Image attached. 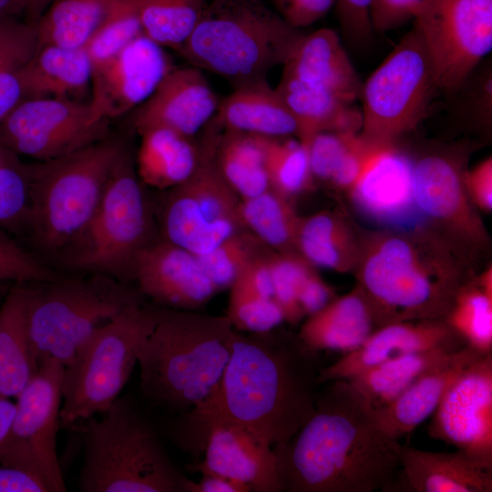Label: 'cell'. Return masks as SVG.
<instances>
[{"label":"cell","instance_id":"6da1fadb","mask_svg":"<svg viewBox=\"0 0 492 492\" xmlns=\"http://www.w3.org/2000/svg\"><path fill=\"white\" fill-rule=\"evenodd\" d=\"M322 367L319 352L279 326L261 333L234 330L221 379L186 413L176 435L195 430L178 443L194 434V446L203 450L210 426L219 421L244 425L272 446L289 441L314 412Z\"/></svg>","mask_w":492,"mask_h":492},{"label":"cell","instance_id":"7a4b0ae2","mask_svg":"<svg viewBox=\"0 0 492 492\" xmlns=\"http://www.w3.org/2000/svg\"><path fill=\"white\" fill-rule=\"evenodd\" d=\"M311 418L287 442L272 446L286 492H373L393 484L401 445L376 410L348 381L324 383Z\"/></svg>","mask_w":492,"mask_h":492},{"label":"cell","instance_id":"3957f363","mask_svg":"<svg viewBox=\"0 0 492 492\" xmlns=\"http://www.w3.org/2000/svg\"><path fill=\"white\" fill-rule=\"evenodd\" d=\"M467 252L429 225L385 228L361 238L354 271L378 328L445 319L471 276Z\"/></svg>","mask_w":492,"mask_h":492},{"label":"cell","instance_id":"277c9868","mask_svg":"<svg viewBox=\"0 0 492 492\" xmlns=\"http://www.w3.org/2000/svg\"><path fill=\"white\" fill-rule=\"evenodd\" d=\"M234 330L226 315L159 305L156 323L138 354L144 396L185 413L202 403L221 379Z\"/></svg>","mask_w":492,"mask_h":492},{"label":"cell","instance_id":"5b68a950","mask_svg":"<svg viewBox=\"0 0 492 492\" xmlns=\"http://www.w3.org/2000/svg\"><path fill=\"white\" fill-rule=\"evenodd\" d=\"M302 35L262 0H210L177 53L237 88L266 81L273 67L287 62Z\"/></svg>","mask_w":492,"mask_h":492},{"label":"cell","instance_id":"8992f818","mask_svg":"<svg viewBox=\"0 0 492 492\" xmlns=\"http://www.w3.org/2000/svg\"><path fill=\"white\" fill-rule=\"evenodd\" d=\"M78 425L82 492H189L191 479L172 462L152 425L128 397ZM73 425V426H75Z\"/></svg>","mask_w":492,"mask_h":492},{"label":"cell","instance_id":"52a82bcc","mask_svg":"<svg viewBox=\"0 0 492 492\" xmlns=\"http://www.w3.org/2000/svg\"><path fill=\"white\" fill-rule=\"evenodd\" d=\"M127 150L107 138L65 156L29 166L26 230L41 248L62 251L86 227Z\"/></svg>","mask_w":492,"mask_h":492},{"label":"cell","instance_id":"ba28073f","mask_svg":"<svg viewBox=\"0 0 492 492\" xmlns=\"http://www.w3.org/2000/svg\"><path fill=\"white\" fill-rule=\"evenodd\" d=\"M140 302L138 290L97 274L29 283L27 330L38 367L48 359L69 364L97 329Z\"/></svg>","mask_w":492,"mask_h":492},{"label":"cell","instance_id":"9c48e42d","mask_svg":"<svg viewBox=\"0 0 492 492\" xmlns=\"http://www.w3.org/2000/svg\"><path fill=\"white\" fill-rule=\"evenodd\" d=\"M153 224L135 159L127 149L92 218L59 252L71 268L128 284L134 281L138 255L154 241Z\"/></svg>","mask_w":492,"mask_h":492},{"label":"cell","instance_id":"30bf717a","mask_svg":"<svg viewBox=\"0 0 492 492\" xmlns=\"http://www.w3.org/2000/svg\"><path fill=\"white\" fill-rule=\"evenodd\" d=\"M157 316L158 306L140 302L91 334L64 366L60 425L69 428L100 415L118 398Z\"/></svg>","mask_w":492,"mask_h":492},{"label":"cell","instance_id":"8fae6325","mask_svg":"<svg viewBox=\"0 0 492 492\" xmlns=\"http://www.w3.org/2000/svg\"><path fill=\"white\" fill-rule=\"evenodd\" d=\"M203 128L195 170L167 190L159 214L163 239L196 255L245 230L239 215L241 198L223 178L215 159L222 128L213 118Z\"/></svg>","mask_w":492,"mask_h":492},{"label":"cell","instance_id":"7c38bea8","mask_svg":"<svg viewBox=\"0 0 492 492\" xmlns=\"http://www.w3.org/2000/svg\"><path fill=\"white\" fill-rule=\"evenodd\" d=\"M436 90L431 59L413 26L362 86L360 135L373 144H396L425 118Z\"/></svg>","mask_w":492,"mask_h":492},{"label":"cell","instance_id":"4fadbf2b","mask_svg":"<svg viewBox=\"0 0 492 492\" xmlns=\"http://www.w3.org/2000/svg\"><path fill=\"white\" fill-rule=\"evenodd\" d=\"M63 370L56 359L40 364L16 396L15 412L0 446L1 465L32 475L47 492L67 491L56 450Z\"/></svg>","mask_w":492,"mask_h":492},{"label":"cell","instance_id":"5bb4252c","mask_svg":"<svg viewBox=\"0 0 492 492\" xmlns=\"http://www.w3.org/2000/svg\"><path fill=\"white\" fill-rule=\"evenodd\" d=\"M412 18L438 90H458L492 49V0H424Z\"/></svg>","mask_w":492,"mask_h":492},{"label":"cell","instance_id":"9a60e30c","mask_svg":"<svg viewBox=\"0 0 492 492\" xmlns=\"http://www.w3.org/2000/svg\"><path fill=\"white\" fill-rule=\"evenodd\" d=\"M109 121L90 101L23 99L0 123V144L15 155L46 161L108 138Z\"/></svg>","mask_w":492,"mask_h":492},{"label":"cell","instance_id":"2e32d148","mask_svg":"<svg viewBox=\"0 0 492 492\" xmlns=\"http://www.w3.org/2000/svg\"><path fill=\"white\" fill-rule=\"evenodd\" d=\"M466 145L432 149L413 159V197L427 225L467 253L488 244V234L465 186Z\"/></svg>","mask_w":492,"mask_h":492},{"label":"cell","instance_id":"e0dca14e","mask_svg":"<svg viewBox=\"0 0 492 492\" xmlns=\"http://www.w3.org/2000/svg\"><path fill=\"white\" fill-rule=\"evenodd\" d=\"M429 436L492 466V353L450 384L432 414Z\"/></svg>","mask_w":492,"mask_h":492},{"label":"cell","instance_id":"ac0fdd59","mask_svg":"<svg viewBox=\"0 0 492 492\" xmlns=\"http://www.w3.org/2000/svg\"><path fill=\"white\" fill-rule=\"evenodd\" d=\"M163 48L141 34L93 71L90 102L101 116L120 117L150 97L173 67Z\"/></svg>","mask_w":492,"mask_h":492},{"label":"cell","instance_id":"d6986e66","mask_svg":"<svg viewBox=\"0 0 492 492\" xmlns=\"http://www.w3.org/2000/svg\"><path fill=\"white\" fill-rule=\"evenodd\" d=\"M134 281L143 296L171 309L199 311L219 292L198 256L165 239L140 252Z\"/></svg>","mask_w":492,"mask_h":492},{"label":"cell","instance_id":"ffe728a7","mask_svg":"<svg viewBox=\"0 0 492 492\" xmlns=\"http://www.w3.org/2000/svg\"><path fill=\"white\" fill-rule=\"evenodd\" d=\"M203 451V461L192 470L233 479L254 492H282L272 446L257 432L233 422H215Z\"/></svg>","mask_w":492,"mask_h":492},{"label":"cell","instance_id":"44dd1931","mask_svg":"<svg viewBox=\"0 0 492 492\" xmlns=\"http://www.w3.org/2000/svg\"><path fill=\"white\" fill-rule=\"evenodd\" d=\"M466 345L445 319L388 323L376 329L357 349L323 366L318 383L322 385L329 381L348 380L365 369L405 354L434 349L455 352Z\"/></svg>","mask_w":492,"mask_h":492},{"label":"cell","instance_id":"7402d4cb","mask_svg":"<svg viewBox=\"0 0 492 492\" xmlns=\"http://www.w3.org/2000/svg\"><path fill=\"white\" fill-rule=\"evenodd\" d=\"M219 102L202 70L172 67L154 92L132 112L131 122L140 133L166 128L193 138L216 113Z\"/></svg>","mask_w":492,"mask_h":492},{"label":"cell","instance_id":"603a6c76","mask_svg":"<svg viewBox=\"0 0 492 492\" xmlns=\"http://www.w3.org/2000/svg\"><path fill=\"white\" fill-rule=\"evenodd\" d=\"M365 217L387 228L412 226L419 215L413 197V159L396 147H382L347 192Z\"/></svg>","mask_w":492,"mask_h":492},{"label":"cell","instance_id":"cb8c5ba5","mask_svg":"<svg viewBox=\"0 0 492 492\" xmlns=\"http://www.w3.org/2000/svg\"><path fill=\"white\" fill-rule=\"evenodd\" d=\"M282 77L333 92L354 103L362 82L336 32L321 28L302 35L287 62Z\"/></svg>","mask_w":492,"mask_h":492},{"label":"cell","instance_id":"d4e9b609","mask_svg":"<svg viewBox=\"0 0 492 492\" xmlns=\"http://www.w3.org/2000/svg\"><path fill=\"white\" fill-rule=\"evenodd\" d=\"M399 464L415 492L492 491V466L462 450L433 452L401 445Z\"/></svg>","mask_w":492,"mask_h":492},{"label":"cell","instance_id":"484cf974","mask_svg":"<svg viewBox=\"0 0 492 492\" xmlns=\"http://www.w3.org/2000/svg\"><path fill=\"white\" fill-rule=\"evenodd\" d=\"M482 354L468 345L451 353L389 405L375 409L379 423L398 440L432 415L450 384Z\"/></svg>","mask_w":492,"mask_h":492},{"label":"cell","instance_id":"4316f807","mask_svg":"<svg viewBox=\"0 0 492 492\" xmlns=\"http://www.w3.org/2000/svg\"><path fill=\"white\" fill-rule=\"evenodd\" d=\"M378 329L372 307L355 285L320 312L308 316L297 333L311 350L350 353Z\"/></svg>","mask_w":492,"mask_h":492},{"label":"cell","instance_id":"83f0119b","mask_svg":"<svg viewBox=\"0 0 492 492\" xmlns=\"http://www.w3.org/2000/svg\"><path fill=\"white\" fill-rule=\"evenodd\" d=\"M213 119L222 128L269 138L298 136V125L268 81L234 88L219 103Z\"/></svg>","mask_w":492,"mask_h":492},{"label":"cell","instance_id":"f1b7e54d","mask_svg":"<svg viewBox=\"0 0 492 492\" xmlns=\"http://www.w3.org/2000/svg\"><path fill=\"white\" fill-rule=\"evenodd\" d=\"M275 90L296 120L297 138L305 145L319 132L361 130V110L333 92L282 76Z\"/></svg>","mask_w":492,"mask_h":492},{"label":"cell","instance_id":"f546056e","mask_svg":"<svg viewBox=\"0 0 492 492\" xmlns=\"http://www.w3.org/2000/svg\"><path fill=\"white\" fill-rule=\"evenodd\" d=\"M92 73L85 46L38 47L21 73L23 99L70 98L91 85Z\"/></svg>","mask_w":492,"mask_h":492},{"label":"cell","instance_id":"4dcf8cb0","mask_svg":"<svg viewBox=\"0 0 492 492\" xmlns=\"http://www.w3.org/2000/svg\"><path fill=\"white\" fill-rule=\"evenodd\" d=\"M29 283H16L0 303V396L16 397L38 370L27 330Z\"/></svg>","mask_w":492,"mask_h":492},{"label":"cell","instance_id":"1f68e13d","mask_svg":"<svg viewBox=\"0 0 492 492\" xmlns=\"http://www.w3.org/2000/svg\"><path fill=\"white\" fill-rule=\"evenodd\" d=\"M138 134L141 139L135 166L142 184L167 190L193 173L200 150L191 138L166 128H151Z\"/></svg>","mask_w":492,"mask_h":492},{"label":"cell","instance_id":"d6a6232c","mask_svg":"<svg viewBox=\"0 0 492 492\" xmlns=\"http://www.w3.org/2000/svg\"><path fill=\"white\" fill-rule=\"evenodd\" d=\"M361 238L339 214L322 210L301 217L296 251L314 267L337 272H354Z\"/></svg>","mask_w":492,"mask_h":492},{"label":"cell","instance_id":"836d02e7","mask_svg":"<svg viewBox=\"0 0 492 492\" xmlns=\"http://www.w3.org/2000/svg\"><path fill=\"white\" fill-rule=\"evenodd\" d=\"M265 138L221 129L216 162L225 180L241 199L256 196L270 188L265 169Z\"/></svg>","mask_w":492,"mask_h":492},{"label":"cell","instance_id":"e575fe53","mask_svg":"<svg viewBox=\"0 0 492 492\" xmlns=\"http://www.w3.org/2000/svg\"><path fill=\"white\" fill-rule=\"evenodd\" d=\"M451 353L434 349L405 354L365 369L348 381L378 409L393 402Z\"/></svg>","mask_w":492,"mask_h":492},{"label":"cell","instance_id":"d590c367","mask_svg":"<svg viewBox=\"0 0 492 492\" xmlns=\"http://www.w3.org/2000/svg\"><path fill=\"white\" fill-rule=\"evenodd\" d=\"M242 227L276 252L296 251V238L301 216L292 199L272 189L246 199L239 207Z\"/></svg>","mask_w":492,"mask_h":492},{"label":"cell","instance_id":"8d00e7d4","mask_svg":"<svg viewBox=\"0 0 492 492\" xmlns=\"http://www.w3.org/2000/svg\"><path fill=\"white\" fill-rule=\"evenodd\" d=\"M121 0H55L36 24L37 48L84 46L109 11Z\"/></svg>","mask_w":492,"mask_h":492},{"label":"cell","instance_id":"74e56055","mask_svg":"<svg viewBox=\"0 0 492 492\" xmlns=\"http://www.w3.org/2000/svg\"><path fill=\"white\" fill-rule=\"evenodd\" d=\"M36 48V25L11 15L0 19V123L23 100L21 73Z\"/></svg>","mask_w":492,"mask_h":492},{"label":"cell","instance_id":"f35d334b","mask_svg":"<svg viewBox=\"0 0 492 492\" xmlns=\"http://www.w3.org/2000/svg\"><path fill=\"white\" fill-rule=\"evenodd\" d=\"M206 0H138L142 32L176 52L190 36Z\"/></svg>","mask_w":492,"mask_h":492},{"label":"cell","instance_id":"ab89813d","mask_svg":"<svg viewBox=\"0 0 492 492\" xmlns=\"http://www.w3.org/2000/svg\"><path fill=\"white\" fill-rule=\"evenodd\" d=\"M445 320L469 347L482 354L492 353V296L471 277L457 290Z\"/></svg>","mask_w":492,"mask_h":492},{"label":"cell","instance_id":"60d3db41","mask_svg":"<svg viewBox=\"0 0 492 492\" xmlns=\"http://www.w3.org/2000/svg\"><path fill=\"white\" fill-rule=\"evenodd\" d=\"M265 169L270 188L292 199L313 182L308 148L298 138H265Z\"/></svg>","mask_w":492,"mask_h":492},{"label":"cell","instance_id":"b9f144b4","mask_svg":"<svg viewBox=\"0 0 492 492\" xmlns=\"http://www.w3.org/2000/svg\"><path fill=\"white\" fill-rule=\"evenodd\" d=\"M271 250L251 231L241 230L209 252L197 256L201 268L220 292L230 288L254 259Z\"/></svg>","mask_w":492,"mask_h":492},{"label":"cell","instance_id":"7bdbcfd3","mask_svg":"<svg viewBox=\"0 0 492 492\" xmlns=\"http://www.w3.org/2000/svg\"><path fill=\"white\" fill-rule=\"evenodd\" d=\"M141 34L138 0H121L109 11L84 46L93 71Z\"/></svg>","mask_w":492,"mask_h":492},{"label":"cell","instance_id":"ee69618b","mask_svg":"<svg viewBox=\"0 0 492 492\" xmlns=\"http://www.w3.org/2000/svg\"><path fill=\"white\" fill-rule=\"evenodd\" d=\"M229 289L226 316L235 330L261 333L284 322L283 313L275 300L260 296L240 277Z\"/></svg>","mask_w":492,"mask_h":492},{"label":"cell","instance_id":"f6af8a7d","mask_svg":"<svg viewBox=\"0 0 492 492\" xmlns=\"http://www.w3.org/2000/svg\"><path fill=\"white\" fill-rule=\"evenodd\" d=\"M8 150L0 166V228L26 229L30 203V170Z\"/></svg>","mask_w":492,"mask_h":492},{"label":"cell","instance_id":"bcb514c9","mask_svg":"<svg viewBox=\"0 0 492 492\" xmlns=\"http://www.w3.org/2000/svg\"><path fill=\"white\" fill-rule=\"evenodd\" d=\"M270 261L273 299L283 313L284 322L296 325L303 319L298 304L299 291L314 266L298 252L280 253L273 251Z\"/></svg>","mask_w":492,"mask_h":492},{"label":"cell","instance_id":"7dc6e473","mask_svg":"<svg viewBox=\"0 0 492 492\" xmlns=\"http://www.w3.org/2000/svg\"><path fill=\"white\" fill-rule=\"evenodd\" d=\"M58 278L0 228V284L6 282L34 283Z\"/></svg>","mask_w":492,"mask_h":492},{"label":"cell","instance_id":"c3c4849f","mask_svg":"<svg viewBox=\"0 0 492 492\" xmlns=\"http://www.w3.org/2000/svg\"><path fill=\"white\" fill-rule=\"evenodd\" d=\"M360 132L323 131L307 142L313 179L330 182L335 169Z\"/></svg>","mask_w":492,"mask_h":492},{"label":"cell","instance_id":"681fc988","mask_svg":"<svg viewBox=\"0 0 492 492\" xmlns=\"http://www.w3.org/2000/svg\"><path fill=\"white\" fill-rule=\"evenodd\" d=\"M373 0H337V14L345 36L355 43L364 44L374 32L370 11Z\"/></svg>","mask_w":492,"mask_h":492},{"label":"cell","instance_id":"f907efd6","mask_svg":"<svg viewBox=\"0 0 492 492\" xmlns=\"http://www.w3.org/2000/svg\"><path fill=\"white\" fill-rule=\"evenodd\" d=\"M424 0H373L370 16L374 31L395 29L412 18L413 9Z\"/></svg>","mask_w":492,"mask_h":492},{"label":"cell","instance_id":"816d5d0a","mask_svg":"<svg viewBox=\"0 0 492 492\" xmlns=\"http://www.w3.org/2000/svg\"><path fill=\"white\" fill-rule=\"evenodd\" d=\"M337 0H276L281 16L292 27H305L323 17Z\"/></svg>","mask_w":492,"mask_h":492},{"label":"cell","instance_id":"f5cc1de1","mask_svg":"<svg viewBox=\"0 0 492 492\" xmlns=\"http://www.w3.org/2000/svg\"><path fill=\"white\" fill-rule=\"evenodd\" d=\"M464 182L476 209L490 212L492 210V158L488 157L474 168L466 169Z\"/></svg>","mask_w":492,"mask_h":492},{"label":"cell","instance_id":"db71d44e","mask_svg":"<svg viewBox=\"0 0 492 492\" xmlns=\"http://www.w3.org/2000/svg\"><path fill=\"white\" fill-rule=\"evenodd\" d=\"M338 295L313 268L304 279L298 295V304L303 318L327 306Z\"/></svg>","mask_w":492,"mask_h":492},{"label":"cell","instance_id":"11a10c76","mask_svg":"<svg viewBox=\"0 0 492 492\" xmlns=\"http://www.w3.org/2000/svg\"><path fill=\"white\" fill-rule=\"evenodd\" d=\"M478 77L474 92L470 95L469 111L471 117L478 124L490 127L492 115V75L491 68Z\"/></svg>","mask_w":492,"mask_h":492},{"label":"cell","instance_id":"9f6ffc18","mask_svg":"<svg viewBox=\"0 0 492 492\" xmlns=\"http://www.w3.org/2000/svg\"><path fill=\"white\" fill-rule=\"evenodd\" d=\"M0 492H47V489L32 475L0 464Z\"/></svg>","mask_w":492,"mask_h":492},{"label":"cell","instance_id":"6f0895ef","mask_svg":"<svg viewBox=\"0 0 492 492\" xmlns=\"http://www.w3.org/2000/svg\"><path fill=\"white\" fill-rule=\"evenodd\" d=\"M249 486L220 475L204 474L199 482L191 480L189 492H251Z\"/></svg>","mask_w":492,"mask_h":492},{"label":"cell","instance_id":"680465c9","mask_svg":"<svg viewBox=\"0 0 492 492\" xmlns=\"http://www.w3.org/2000/svg\"><path fill=\"white\" fill-rule=\"evenodd\" d=\"M55 0H11L7 15L18 16L36 25Z\"/></svg>","mask_w":492,"mask_h":492},{"label":"cell","instance_id":"91938a15","mask_svg":"<svg viewBox=\"0 0 492 492\" xmlns=\"http://www.w3.org/2000/svg\"><path fill=\"white\" fill-rule=\"evenodd\" d=\"M15 412V403L0 396V446L4 441Z\"/></svg>","mask_w":492,"mask_h":492},{"label":"cell","instance_id":"94428289","mask_svg":"<svg viewBox=\"0 0 492 492\" xmlns=\"http://www.w3.org/2000/svg\"><path fill=\"white\" fill-rule=\"evenodd\" d=\"M471 281L489 296H492V268L487 266L480 274L471 276Z\"/></svg>","mask_w":492,"mask_h":492},{"label":"cell","instance_id":"6125c7cd","mask_svg":"<svg viewBox=\"0 0 492 492\" xmlns=\"http://www.w3.org/2000/svg\"><path fill=\"white\" fill-rule=\"evenodd\" d=\"M11 0H0V19L7 15Z\"/></svg>","mask_w":492,"mask_h":492},{"label":"cell","instance_id":"be15d7a7","mask_svg":"<svg viewBox=\"0 0 492 492\" xmlns=\"http://www.w3.org/2000/svg\"><path fill=\"white\" fill-rule=\"evenodd\" d=\"M7 153H8V149H6L5 148H4V147L0 144V166H1L2 163L5 161Z\"/></svg>","mask_w":492,"mask_h":492}]
</instances>
